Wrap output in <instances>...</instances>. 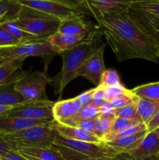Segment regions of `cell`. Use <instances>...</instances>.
I'll list each match as a JSON object with an SVG mask.
<instances>
[{"instance_id": "obj_39", "label": "cell", "mask_w": 159, "mask_h": 160, "mask_svg": "<svg viewBox=\"0 0 159 160\" xmlns=\"http://www.w3.org/2000/svg\"><path fill=\"white\" fill-rule=\"evenodd\" d=\"M83 109V106L78 101L77 98H72V107H71V119L75 118L77 117L80 113L81 112ZM70 119V120H71Z\"/></svg>"}, {"instance_id": "obj_30", "label": "cell", "mask_w": 159, "mask_h": 160, "mask_svg": "<svg viewBox=\"0 0 159 160\" xmlns=\"http://www.w3.org/2000/svg\"><path fill=\"white\" fill-rule=\"evenodd\" d=\"M123 85L120 80L119 75L117 71L114 70H105L102 73L100 79L98 86L102 88L115 87V86Z\"/></svg>"}, {"instance_id": "obj_47", "label": "cell", "mask_w": 159, "mask_h": 160, "mask_svg": "<svg viewBox=\"0 0 159 160\" xmlns=\"http://www.w3.org/2000/svg\"><path fill=\"white\" fill-rule=\"evenodd\" d=\"M0 160H1V159H0Z\"/></svg>"}, {"instance_id": "obj_16", "label": "cell", "mask_w": 159, "mask_h": 160, "mask_svg": "<svg viewBox=\"0 0 159 160\" xmlns=\"http://www.w3.org/2000/svg\"><path fill=\"white\" fill-rule=\"evenodd\" d=\"M50 122L51 121L5 116L0 117V134H13L32 127L46 124Z\"/></svg>"}, {"instance_id": "obj_1", "label": "cell", "mask_w": 159, "mask_h": 160, "mask_svg": "<svg viewBox=\"0 0 159 160\" xmlns=\"http://www.w3.org/2000/svg\"><path fill=\"white\" fill-rule=\"evenodd\" d=\"M90 15L95 19L118 62L142 59L158 62L159 44L136 23L128 11Z\"/></svg>"}, {"instance_id": "obj_7", "label": "cell", "mask_w": 159, "mask_h": 160, "mask_svg": "<svg viewBox=\"0 0 159 160\" xmlns=\"http://www.w3.org/2000/svg\"><path fill=\"white\" fill-rule=\"evenodd\" d=\"M14 21L29 34L47 39L58 32L61 20L21 6L20 15Z\"/></svg>"}, {"instance_id": "obj_5", "label": "cell", "mask_w": 159, "mask_h": 160, "mask_svg": "<svg viewBox=\"0 0 159 160\" xmlns=\"http://www.w3.org/2000/svg\"><path fill=\"white\" fill-rule=\"evenodd\" d=\"M128 12L159 44V0H129Z\"/></svg>"}, {"instance_id": "obj_33", "label": "cell", "mask_w": 159, "mask_h": 160, "mask_svg": "<svg viewBox=\"0 0 159 160\" xmlns=\"http://www.w3.org/2000/svg\"><path fill=\"white\" fill-rule=\"evenodd\" d=\"M138 98V97H137L132 93V95H127V96L121 97V98H114V99L107 102L108 103V105L112 109L116 110V109H121V108L125 107V106L137 102Z\"/></svg>"}, {"instance_id": "obj_3", "label": "cell", "mask_w": 159, "mask_h": 160, "mask_svg": "<svg viewBox=\"0 0 159 160\" xmlns=\"http://www.w3.org/2000/svg\"><path fill=\"white\" fill-rule=\"evenodd\" d=\"M53 121L32 127L13 134H1L12 149L17 148H50L55 141L57 132L51 128Z\"/></svg>"}, {"instance_id": "obj_28", "label": "cell", "mask_w": 159, "mask_h": 160, "mask_svg": "<svg viewBox=\"0 0 159 160\" xmlns=\"http://www.w3.org/2000/svg\"><path fill=\"white\" fill-rule=\"evenodd\" d=\"M139 123H139V122L135 121V120H128V119L115 117L113 120V122H112V128H111L110 132H109V134H108L107 136H105V137L104 138V139L102 140V142H109V141L112 140L116 134L126 131V129L131 128V127L139 124Z\"/></svg>"}, {"instance_id": "obj_17", "label": "cell", "mask_w": 159, "mask_h": 160, "mask_svg": "<svg viewBox=\"0 0 159 160\" xmlns=\"http://www.w3.org/2000/svg\"><path fill=\"white\" fill-rule=\"evenodd\" d=\"M51 128L57 132L61 137L67 139L76 141H82V142H94V143H101L102 141L97 137L95 134L80 129L79 128L73 126H69L65 124L56 123L53 120Z\"/></svg>"}, {"instance_id": "obj_43", "label": "cell", "mask_w": 159, "mask_h": 160, "mask_svg": "<svg viewBox=\"0 0 159 160\" xmlns=\"http://www.w3.org/2000/svg\"><path fill=\"white\" fill-rule=\"evenodd\" d=\"M13 108V106H2L0 105V117H5L7 115L8 112Z\"/></svg>"}, {"instance_id": "obj_9", "label": "cell", "mask_w": 159, "mask_h": 160, "mask_svg": "<svg viewBox=\"0 0 159 160\" xmlns=\"http://www.w3.org/2000/svg\"><path fill=\"white\" fill-rule=\"evenodd\" d=\"M55 55L57 54L46 41L0 48V59H26L29 56L53 57Z\"/></svg>"}, {"instance_id": "obj_15", "label": "cell", "mask_w": 159, "mask_h": 160, "mask_svg": "<svg viewBox=\"0 0 159 160\" xmlns=\"http://www.w3.org/2000/svg\"><path fill=\"white\" fill-rule=\"evenodd\" d=\"M101 36L95 38H99ZM95 38H87L80 35H73V34H62L60 32L55 33L52 35L49 36L46 39V42L51 45L53 51L57 55H61L62 53L72 49L74 47L77 46L80 44L86 42L90 39Z\"/></svg>"}, {"instance_id": "obj_10", "label": "cell", "mask_w": 159, "mask_h": 160, "mask_svg": "<svg viewBox=\"0 0 159 160\" xmlns=\"http://www.w3.org/2000/svg\"><path fill=\"white\" fill-rule=\"evenodd\" d=\"M54 104V102L50 100L25 102L12 108L6 116L52 121V107Z\"/></svg>"}, {"instance_id": "obj_40", "label": "cell", "mask_w": 159, "mask_h": 160, "mask_svg": "<svg viewBox=\"0 0 159 160\" xmlns=\"http://www.w3.org/2000/svg\"><path fill=\"white\" fill-rule=\"evenodd\" d=\"M1 160H29L26 158L23 157L21 155L19 154L17 152L12 150L9 152H8L7 154H6L5 156L0 157Z\"/></svg>"}, {"instance_id": "obj_46", "label": "cell", "mask_w": 159, "mask_h": 160, "mask_svg": "<svg viewBox=\"0 0 159 160\" xmlns=\"http://www.w3.org/2000/svg\"><path fill=\"white\" fill-rule=\"evenodd\" d=\"M3 22H5V20H3L2 18H1V17H0V24H1V23H2Z\"/></svg>"}, {"instance_id": "obj_4", "label": "cell", "mask_w": 159, "mask_h": 160, "mask_svg": "<svg viewBox=\"0 0 159 160\" xmlns=\"http://www.w3.org/2000/svg\"><path fill=\"white\" fill-rule=\"evenodd\" d=\"M21 6L59 20L85 16L80 1L63 0H17Z\"/></svg>"}, {"instance_id": "obj_25", "label": "cell", "mask_w": 159, "mask_h": 160, "mask_svg": "<svg viewBox=\"0 0 159 160\" xmlns=\"http://www.w3.org/2000/svg\"><path fill=\"white\" fill-rule=\"evenodd\" d=\"M72 98L59 100L52 107L53 120L56 123L64 124L71 119Z\"/></svg>"}, {"instance_id": "obj_18", "label": "cell", "mask_w": 159, "mask_h": 160, "mask_svg": "<svg viewBox=\"0 0 159 160\" xmlns=\"http://www.w3.org/2000/svg\"><path fill=\"white\" fill-rule=\"evenodd\" d=\"M14 151L29 160H65L57 148H17Z\"/></svg>"}, {"instance_id": "obj_38", "label": "cell", "mask_w": 159, "mask_h": 160, "mask_svg": "<svg viewBox=\"0 0 159 160\" xmlns=\"http://www.w3.org/2000/svg\"><path fill=\"white\" fill-rule=\"evenodd\" d=\"M99 110L100 116H101V117L112 119V120H114V119L115 118V109H112V108L109 106L108 102L104 103L103 106H101V107L99 108Z\"/></svg>"}, {"instance_id": "obj_11", "label": "cell", "mask_w": 159, "mask_h": 160, "mask_svg": "<svg viewBox=\"0 0 159 160\" xmlns=\"http://www.w3.org/2000/svg\"><path fill=\"white\" fill-rule=\"evenodd\" d=\"M104 44L101 45L97 51L84 61L76 72V78L83 77L93 84L98 86L101 75L106 70L104 61Z\"/></svg>"}, {"instance_id": "obj_35", "label": "cell", "mask_w": 159, "mask_h": 160, "mask_svg": "<svg viewBox=\"0 0 159 160\" xmlns=\"http://www.w3.org/2000/svg\"><path fill=\"white\" fill-rule=\"evenodd\" d=\"M100 116L99 108L90 105L83 108L80 113L71 120H95Z\"/></svg>"}, {"instance_id": "obj_29", "label": "cell", "mask_w": 159, "mask_h": 160, "mask_svg": "<svg viewBox=\"0 0 159 160\" xmlns=\"http://www.w3.org/2000/svg\"><path fill=\"white\" fill-rule=\"evenodd\" d=\"M113 120L106 118L104 117H99L94 120V134L99 138L101 141L105 136L109 134L112 128Z\"/></svg>"}, {"instance_id": "obj_6", "label": "cell", "mask_w": 159, "mask_h": 160, "mask_svg": "<svg viewBox=\"0 0 159 160\" xmlns=\"http://www.w3.org/2000/svg\"><path fill=\"white\" fill-rule=\"evenodd\" d=\"M53 82L45 72L21 71L16 78L15 88L26 102L48 101L45 88Z\"/></svg>"}, {"instance_id": "obj_14", "label": "cell", "mask_w": 159, "mask_h": 160, "mask_svg": "<svg viewBox=\"0 0 159 160\" xmlns=\"http://www.w3.org/2000/svg\"><path fill=\"white\" fill-rule=\"evenodd\" d=\"M80 5L86 13L98 12L101 14L118 13L127 12L129 1H113V0H81Z\"/></svg>"}, {"instance_id": "obj_22", "label": "cell", "mask_w": 159, "mask_h": 160, "mask_svg": "<svg viewBox=\"0 0 159 160\" xmlns=\"http://www.w3.org/2000/svg\"><path fill=\"white\" fill-rule=\"evenodd\" d=\"M24 58L12 59L0 66V85L7 82L20 73L25 61Z\"/></svg>"}, {"instance_id": "obj_44", "label": "cell", "mask_w": 159, "mask_h": 160, "mask_svg": "<svg viewBox=\"0 0 159 160\" xmlns=\"http://www.w3.org/2000/svg\"><path fill=\"white\" fill-rule=\"evenodd\" d=\"M9 60V59H0V66L2 65L3 63H5V62H6V61Z\"/></svg>"}, {"instance_id": "obj_23", "label": "cell", "mask_w": 159, "mask_h": 160, "mask_svg": "<svg viewBox=\"0 0 159 160\" xmlns=\"http://www.w3.org/2000/svg\"><path fill=\"white\" fill-rule=\"evenodd\" d=\"M137 109L141 122L147 126L158 112L159 103L139 98L137 102Z\"/></svg>"}, {"instance_id": "obj_36", "label": "cell", "mask_w": 159, "mask_h": 160, "mask_svg": "<svg viewBox=\"0 0 159 160\" xmlns=\"http://www.w3.org/2000/svg\"><path fill=\"white\" fill-rule=\"evenodd\" d=\"M106 102H107V99H106V95L104 88L101 86H97L95 88L93 98H92L91 105L100 108Z\"/></svg>"}, {"instance_id": "obj_27", "label": "cell", "mask_w": 159, "mask_h": 160, "mask_svg": "<svg viewBox=\"0 0 159 160\" xmlns=\"http://www.w3.org/2000/svg\"><path fill=\"white\" fill-rule=\"evenodd\" d=\"M21 6L17 0H0V17L6 21L18 18Z\"/></svg>"}, {"instance_id": "obj_42", "label": "cell", "mask_w": 159, "mask_h": 160, "mask_svg": "<svg viewBox=\"0 0 159 160\" xmlns=\"http://www.w3.org/2000/svg\"><path fill=\"white\" fill-rule=\"evenodd\" d=\"M157 128H159V110L155 114V116L153 117L152 120L147 123V132H151V131L157 130Z\"/></svg>"}, {"instance_id": "obj_32", "label": "cell", "mask_w": 159, "mask_h": 160, "mask_svg": "<svg viewBox=\"0 0 159 160\" xmlns=\"http://www.w3.org/2000/svg\"><path fill=\"white\" fill-rule=\"evenodd\" d=\"M105 92L106 99L107 102L111 101L114 98H121V97L127 96V95H132L131 90L126 88L124 85L115 86V87L110 88H103Z\"/></svg>"}, {"instance_id": "obj_41", "label": "cell", "mask_w": 159, "mask_h": 160, "mask_svg": "<svg viewBox=\"0 0 159 160\" xmlns=\"http://www.w3.org/2000/svg\"><path fill=\"white\" fill-rule=\"evenodd\" d=\"M12 150L13 149L10 146V145L0 134V157L5 156V155L7 154L8 152H9Z\"/></svg>"}, {"instance_id": "obj_24", "label": "cell", "mask_w": 159, "mask_h": 160, "mask_svg": "<svg viewBox=\"0 0 159 160\" xmlns=\"http://www.w3.org/2000/svg\"><path fill=\"white\" fill-rule=\"evenodd\" d=\"M131 92L138 98L159 103V81L137 86Z\"/></svg>"}, {"instance_id": "obj_12", "label": "cell", "mask_w": 159, "mask_h": 160, "mask_svg": "<svg viewBox=\"0 0 159 160\" xmlns=\"http://www.w3.org/2000/svg\"><path fill=\"white\" fill-rule=\"evenodd\" d=\"M58 32L87 38H95L102 34L98 24L86 20L85 16L61 20Z\"/></svg>"}, {"instance_id": "obj_45", "label": "cell", "mask_w": 159, "mask_h": 160, "mask_svg": "<svg viewBox=\"0 0 159 160\" xmlns=\"http://www.w3.org/2000/svg\"><path fill=\"white\" fill-rule=\"evenodd\" d=\"M155 131L156 134H157V138H158V140H159V128H157V130H155V131ZM157 160H159V154H158V156H157Z\"/></svg>"}, {"instance_id": "obj_2", "label": "cell", "mask_w": 159, "mask_h": 160, "mask_svg": "<svg viewBox=\"0 0 159 160\" xmlns=\"http://www.w3.org/2000/svg\"><path fill=\"white\" fill-rule=\"evenodd\" d=\"M100 38L86 41L61 54L62 59V70L55 78H53L58 83L57 93L59 95V98L62 97L65 86L76 78V72L81 64L101 46L98 45Z\"/></svg>"}, {"instance_id": "obj_21", "label": "cell", "mask_w": 159, "mask_h": 160, "mask_svg": "<svg viewBox=\"0 0 159 160\" xmlns=\"http://www.w3.org/2000/svg\"><path fill=\"white\" fill-rule=\"evenodd\" d=\"M2 25L21 44L33 43V42L46 41V39L37 37V36H34L25 31L24 30L20 28L14 20H9V21L3 22Z\"/></svg>"}, {"instance_id": "obj_19", "label": "cell", "mask_w": 159, "mask_h": 160, "mask_svg": "<svg viewBox=\"0 0 159 160\" xmlns=\"http://www.w3.org/2000/svg\"><path fill=\"white\" fill-rule=\"evenodd\" d=\"M147 133V131H143L132 135L118 138L103 143L116 151L118 154H126L138 146Z\"/></svg>"}, {"instance_id": "obj_20", "label": "cell", "mask_w": 159, "mask_h": 160, "mask_svg": "<svg viewBox=\"0 0 159 160\" xmlns=\"http://www.w3.org/2000/svg\"><path fill=\"white\" fill-rule=\"evenodd\" d=\"M18 74L0 85V105L2 106L15 107L26 102L23 97L15 88L16 78Z\"/></svg>"}, {"instance_id": "obj_31", "label": "cell", "mask_w": 159, "mask_h": 160, "mask_svg": "<svg viewBox=\"0 0 159 160\" xmlns=\"http://www.w3.org/2000/svg\"><path fill=\"white\" fill-rule=\"evenodd\" d=\"M115 117L132 120L139 122V123H142L140 117H139L138 113H137V102L129 105V106H126L125 107L121 108V109H116V110H115Z\"/></svg>"}, {"instance_id": "obj_26", "label": "cell", "mask_w": 159, "mask_h": 160, "mask_svg": "<svg viewBox=\"0 0 159 160\" xmlns=\"http://www.w3.org/2000/svg\"><path fill=\"white\" fill-rule=\"evenodd\" d=\"M53 145L57 148L58 151L62 154V156L65 160H132L126 154H119L116 156H114V157L90 158L76 152L65 148V147L61 146V145Z\"/></svg>"}, {"instance_id": "obj_13", "label": "cell", "mask_w": 159, "mask_h": 160, "mask_svg": "<svg viewBox=\"0 0 159 160\" xmlns=\"http://www.w3.org/2000/svg\"><path fill=\"white\" fill-rule=\"evenodd\" d=\"M159 140L155 131L147 132L139 145L126 153L132 160H157Z\"/></svg>"}, {"instance_id": "obj_34", "label": "cell", "mask_w": 159, "mask_h": 160, "mask_svg": "<svg viewBox=\"0 0 159 160\" xmlns=\"http://www.w3.org/2000/svg\"><path fill=\"white\" fill-rule=\"evenodd\" d=\"M20 44L21 43L17 39H16L1 23L0 24V48L13 46Z\"/></svg>"}, {"instance_id": "obj_8", "label": "cell", "mask_w": 159, "mask_h": 160, "mask_svg": "<svg viewBox=\"0 0 159 160\" xmlns=\"http://www.w3.org/2000/svg\"><path fill=\"white\" fill-rule=\"evenodd\" d=\"M54 145H61L90 158L114 157L119 155L116 151L106 145L103 142L94 143V142L71 140L61 137L58 134L56 135Z\"/></svg>"}, {"instance_id": "obj_37", "label": "cell", "mask_w": 159, "mask_h": 160, "mask_svg": "<svg viewBox=\"0 0 159 160\" xmlns=\"http://www.w3.org/2000/svg\"><path fill=\"white\" fill-rule=\"evenodd\" d=\"M94 90H95V88H92V89H90V90L86 91V92L80 94L79 95H77V96L76 97V98H77L78 101L80 102V103L81 104V106H83V108L91 105L92 98H93Z\"/></svg>"}]
</instances>
